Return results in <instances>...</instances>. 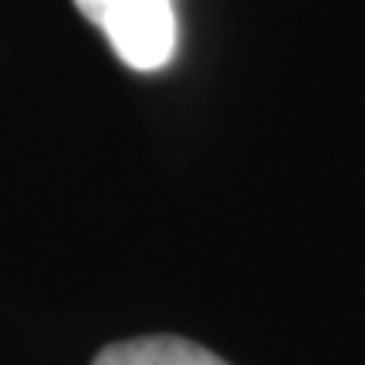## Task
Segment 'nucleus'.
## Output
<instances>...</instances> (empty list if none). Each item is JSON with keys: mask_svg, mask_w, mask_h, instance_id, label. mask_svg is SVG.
Returning a JSON list of instances; mask_svg holds the SVG:
<instances>
[{"mask_svg": "<svg viewBox=\"0 0 365 365\" xmlns=\"http://www.w3.org/2000/svg\"><path fill=\"white\" fill-rule=\"evenodd\" d=\"M95 365H227L220 355L207 352L203 345L176 335H149L108 345L98 352Z\"/></svg>", "mask_w": 365, "mask_h": 365, "instance_id": "2", "label": "nucleus"}, {"mask_svg": "<svg viewBox=\"0 0 365 365\" xmlns=\"http://www.w3.org/2000/svg\"><path fill=\"white\" fill-rule=\"evenodd\" d=\"M91 24L105 31L115 54L135 71L170 65L176 51L173 0H75Z\"/></svg>", "mask_w": 365, "mask_h": 365, "instance_id": "1", "label": "nucleus"}]
</instances>
